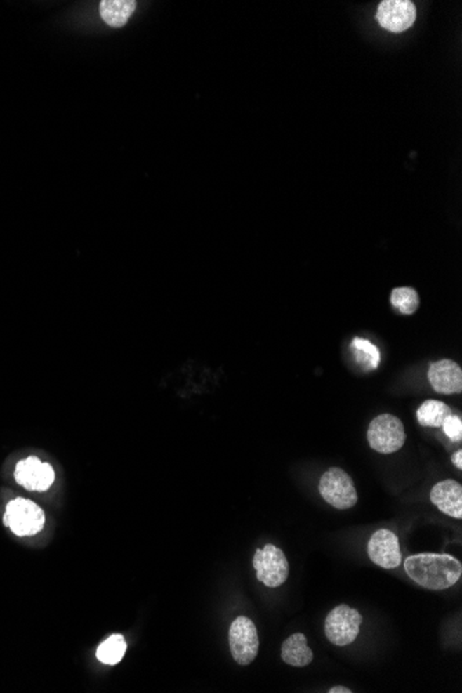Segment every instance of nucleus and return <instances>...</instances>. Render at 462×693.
<instances>
[{
    "label": "nucleus",
    "instance_id": "5",
    "mask_svg": "<svg viewBox=\"0 0 462 693\" xmlns=\"http://www.w3.org/2000/svg\"><path fill=\"white\" fill-rule=\"evenodd\" d=\"M320 494L336 509L353 508L357 504V491L352 477L341 468H329L320 479Z\"/></svg>",
    "mask_w": 462,
    "mask_h": 693
},
{
    "label": "nucleus",
    "instance_id": "7",
    "mask_svg": "<svg viewBox=\"0 0 462 693\" xmlns=\"http://www.w3.org/2000/svg\"><path fill=\"white\" fill-rule=\"evenodd\" d=\"M229 645L232 659L241 664H251L259 652V637L255 623L245 617L238 616L231 623L229 630Z\"/></svg>",
    "mask_w": 462,
    "mask_h": 693
},
{
    "label": "nucleus",
    "instance_id": "1",
    "mask_svg": "<svg viewBox=\"0 0 462 693\" xmlns=\"http://www.w3.org/2000/svg\"><path fill=\"white\" fill-rule=\"evenodd\" d=\"M404 569L414 583L432 591H442L453 587L462 574L461 562L447 554L409 556L404 562Z\"/></svg>",
    "mask_w": 462,
    "mask_h": 693
},
{
    "label": "nucleus",
    "instance_id": "19",
    "mask_svg": "<svg viewBox=\"0 0 462 693\" xmlns=\"http://www.w3.org/2000/svg\"><path fill=\"white\" fill-rule=\"evenodd\" d=\"M443 430L444 433L453 440V442H461L462 440V419L461 416L450 414L443 422Z\"/></svg>",
    "mask_w": 462,
    "mask_h": 693
},
{
    "label": "nucleus",
    "instance_id": "18",
    "mask_svg": "<svg viewBox=\"0 0 462 693\" xmlns=\"http://www.w3.org/2000/svg\"><path fill=\"white\" fill-rule=\"evenodd\" d=\"M390 302L395 309H397L402 315H413L416 313L419 306V296L416 289L409 286L395 288L392 291Z\"/></svg>",
    "mask_w": 462,
    "mask_h": 693
},
{
    "label": "nucleus",
    "instance_id": "21",
    "mask_svg": "<svg viewBox=\"0 0 462 693\" xmlns=\"http://www.w3.org/2000/svg\"><path fill=\"white\" fill-rule=\"evenodd\" d=\"M329 693H352L353 691H350L349 688H345V687H332L329 691Z\"/></svg>",
    "mask_w": 462,
    "mask_h": 693
},
{
    "label": "nucleus",
    "instance_id": "2",
    "mask_svg": "<svg viewBox=\"0 0 462 693\" xmlns=\"http://www.w3.org/2000/svg\"><path fill=\"white\" fill-rule=\"evenodd\" d=\"M46 515L44 509L25 499L11 500L4 512L3 523L18 537L34 536L45 527Z\"/></svg>",
    "mask_w": 462,
    "mask_h": 693
},
{
    "label": "nucleus",
    "instance_id": "14",
    "mask_svg": "<svg viewBox=\"0 0 462 693\" xmlns=\"http://www.w3.org/2000/svg\"><path fill=\"white\" fill-rule=\"evenodd\" d=\"M136 4L135 0H103L100 3V14L110 27L121 28L136 10Z\"/></svg>",
    "mask_w": 462,
    "mask_h": 693
},
{
    "label": "nucleus",
    "instance_id": "9",
    "mask_svg": "<svg viewBox=\"0 0 462 693\" xmlns=\"http://www.w3.org/2000/svg\"><path fill=\"white\" fill-rule=\"evenodd\" d=\"M14 477L20 486L31 491H46L54 482V469L38 457H28L17 463Z\"/></svg>",
    "mask_w": 462,
    "mask_h": 693
},
{
    "label": "nucleus",
    "instance_id": "15",
    "mask_svg": "<svg viewBox=\"0 0 462 693\" xmlns=\"http://www.w3.org/2000/svg\"><path fill=\"white\" fill-rule=\"evenodd\" d=\"M451 414L450 407L440 400H426L416 411V419L422 426L440 428L444 419Z\"/></svg>",
    "mask_w": 462,
    "mask_h": 693
},
{
    "label": "nucleus",
    "instance_id": "8",
    "mask_svg": "<svg viewBox=\"0 0 462 693\" xmlns=\"http://www.w3.org/2000/svg\"><path fill=\"white\" fill-rule=\"evenodd\" d=\"M416 18V4L410 0H385L376 10V21L390 32L407 31Z\"/></svg>",
    "mask_w": 462,
    "mask_h": 693
},
{
    "label": "nucleus",
    "instance_id": "16",
    "mask_svg": "<svg viewBox=\"0 0 462 693\" xmlns=\"http://www.w3.org/2000/svg\"><path fill=\"white\" fill-rule=\"evenodd\" d=\"M126 652V641L121 634H114L107 638L97 649V659L108 666L118 664Z\"/></svg>",
    "mask_w": 462,
    "mask_h": 693
},
{
    "label": "nucleus",
    "instance_id": "6",
    "mask_svg": "<svg viewBox=\"0 0 462 693\" xmlns=\"http://www.w3.org/2000/svg\"><path fill=\"white\" fill-rule=\"evenodd\" d=\"M256 577L269 588H277L285 583L289 574V563L282 550L273 544H266L256 550L253 556Z\"/></svg>",
    "mask_w": 462,
    "mask_h": 693
},
{
    "label": "nucleus",
    "instance_id": "20",
    "mask_svg": "<svg viewBox=\"0 0 462 693\" xmlns=\"http://www.w3.org/2000/svg\"><path fill=\"white\" fill-rule=\"evenodd\" d=\"M451 461L458 468V469H462V450H458L453 457H451Z\"/></svg>",
    "mask_w": 462,
    "mask_h": 693
},
{
    "label": "nucleus",
    "instance_id": "13",
    "mask_svg": "<svg viewBox=\"0 0 462 693\" xmlns=\"http://www.w3.org/2000/svg\"><path fill=\"white\" fill-rule=\"evenodd\" d=\"M281 657L288 666L306 667L313 661V652L308 647L306 637L296 633L282 642Z\"/></svg>",
    "mask_w": 462,
    "mask_h": 693
},
{
    "label": "nucleus",
    "instance_id": "10",
    "mask_svg": "<svg viewBox=\"0 0 462 693\" xmlns=\"http://www.w3.org/2000/svg\"><path fill=\"white\" fill-rule=\"evenodd\" d=\"M367 553L371 560L383 569H396L402 563L399 539L388 529H379L371 536Z\"/></svg>",
    "mask_w": 462,
    "mask_h": 693
},
{
    "label": "nucleus",
    "instance_id": "3",
    "mask_svg": "<svg viewBox=\"0 0 462 693\" xmlns=\"http://www.w3.org/2000/svg\"><path fill=\"white\" fill-rule=\"evenodd\" d=\"M362 623L363 616L356 609L348 605H338L325 619V637L335 647H348L359 637Z\"/></svg>",
    "mask_w": 462,
    "mask_h": 693
},
{
    "label": "nucleus",
    "instance_id": "4",
    "mask_svg": "<svg viewBox=\"0 0 462 693\" xmlns=\"http://www.w3.org/2000/svg\"><path fill=\"white\" fill-rule=\"evenodd\" d=\"M370 447L381 454L399 451L406 442L404 425L397 416L381 414L371 421L367 432Z\"/></svg>",
    "mask_w": 462,
    "mask_h": 693
},
{
    "label": "nucleus",
    "instance_id": "11",
    "mask_svg": "<svg viewBox=\"0 0 462 693\" xmlns=\"http://www.w3.org/2000/svg\"><path fill=\"white\" fill-rule=\"evenodd\" d=\"M428 379L435 392L442 395L461 393V367L449 359H443L430 364L428 371Z\"/></svg>",
    "mask_w": 462,
    "mask_h": 693
},
{
    "label": "nucleus",
    "instance_id": "12",
    "mask_svg": "<svg viewBox=\"0 0 462 693\" xmlns=\"http://www.w3.org/2000/svg\"><path fill=\"white\" fill-rule=\"evenodd\" d=\"M430 501L447 516L462 517V486L451 479L436 483L430 490Z\"/></svg>",
    "mask_w": 462,
    "mask_h": 693
},
{
    "label": "nucleus",
    "instance_id": "17",
    "mask_svg": "<svg viewBox=\"0 0 462 693\" xmlns=\"http://www.w3.org/2000/svg\"><path fill=\"white\" fill-rule=\"evenodd\" d=\"M352 350L355 353L357 363L362 364L364 369L374 370L379 366V360H381L379 350L369 339L355 338L352 341Z\"/></svg>",
    "mask_w": 462,
    "mask_h": 693
}]
</instances>
